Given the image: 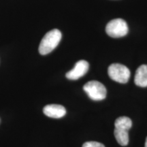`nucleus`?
Returning a JSON list of instances; mask_svg holds the SVG:
<instances>
[{
  "label": "nucleus",
  "instance_id": "f257e3e1",
  "mask_svg": "<svg viewBox=\"0 0 147 147\" xmlns=\"http://www.w3.org/2000/svg\"><path fill=\"white\" fill-rule=\"evenodd\" d=\"M61 39V33L58 29H55L50 31L42 38L40 44L39 52L45 55L52 52L57 47Z\"/></svg>",
  "mask_w": 147,
  "mask_h": 147
},
{
  "label": "nucleus",
  "instance_id": "f03ea898",
  "mask_svg": "<svg viewBox=\"0 0 147 147\" xmlns=\"http://www.w3.org/2000/svg\"><path fill=\"white\" fill-rule=\"evenodd\" d=\"M84 91L91 100L100 101L104 100L107 94L105 86L100 82L91 80L86 83L83 87Z\"/></svg>",
  "mask_w": 147,
  "mask_h": 147
},
{
  "label": "nucleus",
  "instance_id": "7ed1b4c3",
  "mask_svg": "<svg viewBox=\"0 0 147 147\" xmlns=\"http://www.w3.org/2000/svg\"><path fill=\"white\" fill-rule=\"evenodd\" d=\"M108 73L110 78L120 83H127L130 78V71L122 64L113 63L108 67Z\"/></svg>",
  "mask_w": 147,
  "mask_h": 147
},
{
  "label": "nucleus",
  "instance_id": "20e7f679",
  "mask_svg": "<svg viewBox=\"0 0 147 147\" xmlns=\"http://www.w3.org/2000/svg\"><path fill=\"white\" fill-rule=\"evenodd\" d=\"M127 24L123 19L116 18L110 21L107 24L106 32L112 38H121L126 36L128 33Z\"/></svg>",
  "mask_w": 147,
  "mask_h": 147
},
{
  "label": "nucleus",
  "instance_id": "39448f33",
  "mask_svg": "<svg viewBox=\"0 0 147 147\" xmlns=\"http://www.w3.org/2000/svg\"><path fill=\"white\" fill-rule=\"evenodd\" d=\"M89 63L87 61L80 60L75 64L74 67L66 74V78L69 80H78L87 73L89 69Z\"/></svg>",
  "mask_w": 147,
  "mask_h": 147
},
{
  "label": "nucleus",
  "instance_id": "423d86ee",
  "mask_svg": "<svg viewBox=\"0 0 147 147\" xmlns=\"http://www.w3.org/2000/svg\"><path fill=\"white\" fill-rule=\"evenodd\" d=\"M43 113L46 116L53 119H60L66 114V110L64 106L59 104H50L43 108Z\"/></svg>",
  "mask_w": 147,
  "mask_h": 147
},
{
  "label": "nucleus",
  "instance_id": "0eeeda50",
  "mask_svg": "<svg viewBox=\"0 0 147 147\" xmlns=\"http://www.w3.org/2000/svg\"><path fill=\"white\" fill-rule=\"evenodd\" d=\"M134 82L138 87H147V65H142L137 69Z\"/></svg>",
  "mask_w": 147,
  "mask_h": 147
},
{
  "label": "nucleus",
  "instance_id": "6e6552de",
  "mask_svg": "<svg viewBox=\"0 0 147 147\" xmlns=\"http://www.w3.org/2000/svg\"><path fill=\"white\" fill-rule=\"evenodd\" d=\"M115 137L117 142L121 146H127L129 143V134L128 131L119 129H115L114 131Z\"/></svg>",
  "mask_w": 147,
  "mask_h": 147
},
{
  "label": "nucleus",
  "instance_id": "1a4fd4ad",
  "mask_svg": "<svg viewBox=\"0 0 147 147\" xmlns=\"http://www.w3.org/2000/svg\"><path fill=\"white\" fill-rule=\"evenodd\" d=\"M115 126L116 129L129 131L132 126V121L127 117H121L115 121Z\"/></svg>",
  "mask_w": 147,
  "mask_h": 147
},
{
  "label": "nucleus",
  "instance_id": "9d476101",
  "mask_svg": "<svg viewBox=\"0 0 147 147\" xmlns=\"http://www.w3.org/2000/svg\"><path fill=\"white\" fill-rule=\"evenodd\" d=\"M82 147H105L104 144L98 142H95V141H90L84 143Z\"/></svg>",
  "mask_w": 147,
  "mask_h": 147
},
{
  "label": "nucleus",
  "instance_id": "9b49d317",
  "mask_svg": "<svg viewBox=\"0 0 147 147\" xmlns=\"http://www.w3.org/2000/svg\"><path fill=\"white\" fill-rule=\"evenodd\" d=\"M144 147H147V137L146 138V142H145V146Z\"/></svg>",
  "mask_w": 147,
  "mask_h": 147
}]
</instances>
